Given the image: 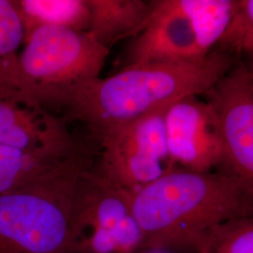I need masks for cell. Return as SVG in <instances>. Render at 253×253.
<instances>
[{
	"mask_svg": "<svg viewBox=\"0 0 253 253\" xmlns=\"http://www.w3.org/2000/svg\"><path fill=\"white\" fill-rule=\"evenodd\" d=\"M129 205L144 247L194 244L212 227L253 216L252 195L227 172L174 169L129 193Z\"/></svg>",
	"mask_w": 253,
	"mask_h": 253,
	"instance_id": "7a4b0ae2",
	"label": "cell"
},
{
	"mask_svg": "<svg viewBox=\"0 0 253 253\" xmlns=\"http://www.w3.org/2000/svg\"><path fill=\"white\" fill-rule=\"evenodd\" d=\"M26 35L40 27H60L87 32L90 10L86 0H22L17 1Z\"/></svg>",
	"mask_w": 253,
	"mask_h": 253,
	"instance_id": "7c38bea8",
	"label": "cell"
},
{
	"mask_svg": "<svg viewBox=\"0 0 253 253\" xmlns=\"http://www.w3.org/2000/svg\"><path fill=\"white\" fill-rule=\"evenodd\" d=\"M165 133L172 163L185 170L210 172L223 164V145L217 115L208 100L188 96L165 111Z\"/></svg>",
	"mask_w": 253,
	"mask_h": 253,
	"instance_id": "9c48e42d",
	"label": "cell"
},
{
	"mask_svg": "<svg viewBox=\"0 0 253 253\" xmlns=\"http://www.w3.org/2000/svg\"><path fill=\"white\" fill-rule=\"evenodd\" d=\"M25 39L26 28L17 1L0 0V88L24 92L18 50Z\"/></svg>",
	"mask_w": 253,
	"mask_h": 253,
	"instance_id": "5bb4252c",
	"label": "cell"
},
{
	"mask_svg": "<svg viewBox=\"0 0 253 253\" xmlns=\"http://www.w3.org/2000/svg\"><path fill=\"white\" fill-rule=\"evenodd\" d=\"M167 108L113 126L98 137L102 151L95 171L100 177L132 193L174 170L165 133Z\"/></svg>",
	"mask_w": 253,
	"mask_h": 253,
	"instance_id": "8992f818",
	"label": "cell"
},
{
	"mask_svg": "<svg viewBox=\"0 0 253 253\" xmlns=\"http://www.w3.org/2000/svg\"><path fill=\"white\" fill-rule=\"evenodd\" d=\"M0 145L69 155L76 145L65 122L34 98L0 88Z\"/></svg>",
	"mask_w": 253,
	"mask_h": 253,
	"instance_id": "30bf717a",
	"label": "cell"
},
{
	"mask_svg": "<svg viewBox=\"0 0 253 253\" xmlns=\"http://www.w3.org/2000/svg\"><path fill=\"white\" fill-rule=\"evenodd\" d=\"M134 253H199L195 244L166 245L157 247H144Z\"/></svg>",
	"mask_w": 253,
	"mask_h": 253,
	"instance_id": "e0dca14e",
	"label": "cell"
},
{
	"mask_svg": "<svg viewBox=\"0 0 253 253\" xmlns=\"http://www.w3.org/2000/svg\"><path fill=\"white\" fill-rule=\"evenodd\" d=\"M231 63L227 54L214 52L199 61L125 67L84 86L64 109L69 118L99 137L182 98L208 93L230 71Z\"/></svg>",
	"mask_w": 253,
	"mask_h": 253,
	"instance_id": "6da1fadb",
	"label": "cell"
},
{
	"mask_svg": "<svg viewBox=\"0 0 253 253\" xmlns=\"http://www.w3.org/2000/svg\"><path fill=\"white\" fill-rule=\"evenodd\" d=\"M19 54L23 91L46 109L62 107L84 86L100 78L109 54L87 32L60 27L27 33Z\"/></svg>",
	"mask_w": 253,
	"mask_h": 253,
	"instance_id": "277c9868",
	"label": "cell"
},
{
	"mask_svg": "<svg viewBox=\"0 0 253 253\" xmlns=\"http://www.w3.org/2000/svg\"><path fill=\"white\" fill-rule=\"evenodd\" d=\"M90 10L87 33L109 48L118 39L137 34L147 18L151 3L142 0H86Z\"/></svg>",
	"mask_w": 253,
	"mask_h": 253,
	"instance_id": "8fae6325",
	"label": "cell"
},
{
	"mask_svg": "<svg viewBox=\"0 0 253 253\" xmlns=\"http://www.w3.org/2000/svg\"><path fill=\"white\" fill-rule=\"evenodd\" d=\"M93 167L83 150L18 189L0 195V253H79L74 207Z\"/></svg>",
	"mask_w": 253,
	"mask_h": 253,
	"instance_id": "3957f363",
	"label": "cell"
},
{
	"mask_svg": "<svg viewBox=\"0 0 253 253\" xmlns=\"http://www.w3.org/2000/svg\"><path fill=\"white\" fill-rule=\"evenodd\" d=\"M150 3L147 18L126 50L125 67L193 62L206 58L223 35L235 0H160Z\"/></svg>",
	"mask_w": 253,
	"mask_h": 253,
	"instance_id": "5b68a950",
	"label": "cell"
},
{
	"mask_svg": "<svg viewBox=\"0 0 253 253\" xmlns=\"http://www.w3.org/2000/svg\"><path fill=\"white\" fill-rule=\"evenodd\" d=\"M218 43L236 54L253 51V0H235L233 14Z\"/></svg>",
	"mask_w": 253,
	"mask_h": 253,
	"instance_id": "2e32d148",
	"label": "cell"
},
{
	"mask_svg": "<svg viewBox=\"0 0 253 253\" xmlns=\"http://www.w3.org/2000/svg\"><path fill=\"white\" fill-rule=\"evenodd\" d=\"M249 54H250V55H251V57H252V59H253V50Z\"/></svg>",
	"mask_w": 253,
	"mask_h": 253,
	"instance_id": "ac0fdd59",
	"label": "cell"
},
{
	"mask_svg": "<svg viewBox=\"0 0 253 253\" xmlns=\"http://www.w3.org/2000/svg\"><path fill=\"white\" fill-rule=\"evenodd\" d=\"M74 228L79 253H134L145 244L130 209L129 192L111 185L93 167L78 188Z\"/></svg>",
	"mask_w": 253,
	"mask_h": 253,
	"instance_id": "52a82bcc",
	"label": "cell"
},
{
	"mask_svg": "<svg viewBox=\"0 0 253 253\" xmlns=\"http://www.w3.org/2000/svg\"><path fill=\"white\" fill-rule=\"evenodd\" d=\"M73 154L26 150L0 145V195L36 179Z\"/></svg>",
	"mask_w": 253,
	"mask_h": 253,
	"instance_id": "4fadbf2b",
	"label": "cell"
},
{
	"mask_svg": "<svg viewBox=\"0 0 253 253\" xmlns=\"http://www.w3.org/2000/svg\"><path fill=\"white\" fill-rule=\"evenodd\" d=\"M195 245L199 253H253V216L212 227Z\"/></svg>",
	"mask_w": 253,
	"mask_h": 253,
	"instance_id": "9a60e30c",
	"label": "cell"
},
{
	"mask_svg": "<svg viewBox=\"0 0 253 253\" xmlns=\"http://www.w3.org/2000/svg\"><path fill=\"white\" fill-rule=\"evenodd\" d=\"M206 94L220 127L222 165L253 198V72L237 67Z\"/></svg>",
	"mask_w": 253,
	"mask_h": 253,
	"instance_id": "ba28073f",
	"label": "cell"
}]
</instances>
